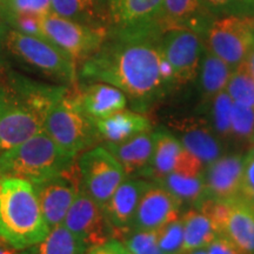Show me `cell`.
<instances>
[{
  "label": "cell",
  "mask_w": 254,
  "mask_h": 254,
  "mask_svg": "<svg viewBox=\"0 0 254 254\" xmlns=\"http://www.w3.org/2000/svg\"><path fill=\"white\" fill-rule=\"evenodd\" d=\"M226 92L233 103L254 107V79L244 64L233 69Z\"/></svg>",
  "instance_id": "f1b7e54d"
},
{
  "label": "cell",
  "mask_w": 254,
  "mask_h": 254,
  "mask_svg": "<svg viewBox=\"0 0 254 254\" xmlns=\"http://www.w3.org/2000/svg\"><path fill=\"white\" fill-rule=\"evenodd\" d=\"M50 231L33 184L0 177V238L25 250L43 240Z\"/></svg>",
  "instance_id": "3957f363"
},
{
  "label": "cell",
  "mask_w": 254,
  "mask_h": 254,
  "mask_svg": "<svg viewBox=\"0 0 254 254\" xmlns=\"http://www.w3.org/2000/svg\"><path fill=\"white\" fill-rule=\"evenodd\" d=\"M172 194L184 204L198 206L207 198L204 172L200 174H189L184 172H172L153 182Z\"/></svg>",
  "instance_id": "d4e9b609"
},
{
  "label": "cell",
  "mask_w": 254,
  "mask_h": 254,
  "mask_svg": "<svg viewBox=\"0 0 254 254\" xmlns=\"http://www.w3.org/2000/svg\"><path fill=\"white\" fill-rule=\"evenodd\" d=\"M159 74H160L161 80L166 86L174 84V69L164 56H161L160 63H159Z\"/></svg>",
  "instance_id": "60d3db41"
},
{
  "label": "cell",
  "mask_w": 254,
  "mask_h": 254,
  "mask_svg": "<svg viewBox=\"0 0 254 254\" xmlns=\"http://www.w3.org/2000/svg\"><path fill=\"white\" fill-rule=\"evenodd\" d=\"M207 254H241L232 241L226 236L219 234L206 247Z\"/></svg>",
  "instance_id": "74e56055"
},
{
  "label": "cell",
  "mask_w": 254,
  "mask_h": 254,
  "mask_svg": "<svg viewBox=\"0 0 254 254\" xmlns=\"http://www.w3.org/2000/svg\"><path fill=\"white\" fill-rule=\"evenodd\" d=\"M199 71L202 98L205 101H212L215 95L226 90L233 69L228 64L205 47Z\"/></svg>",
  "instance_id": "484cf974"
},
{
  "label": "cell",
  "mask_w": 254,
  "mask_h": 254,
  "mask_svg": "<svg viewBox=\"0 0 254 254\" xmlns=\"http://www.w3.org/2000/svg\"><path fill=\"white\" fill-rule=\"evenodd\" d=\"M231 136L239 142H254V107L233 103L231 113Z\"/></svg>",
  "instance_id": "f546056e"
},
{
  "label": "cell",
  "mask_w": 254,
  "mask_h": 254,
  "mask_svg": "<svg viewBox=\"0 0 254 254\" xmlns=\"http://www.w3.org/2000/svg\"><path fill=\"white\" fill-rule=\"evenodd\" d=\"M110 30H159L163 0H106Z\"/></svg>",
  "instance_id": "e0dca14e"
},
{
  "label": "cell",
  "mask_w": 254,
  "mask_h": 254,
  "mask_svg": "<svg viewBox=\"0 0 254 254\" xmlns=\"http://www.w3.org/2000/svg\"><path fill=\"white\" fill-rule=\"evenodd\" d=\"M4 20L11 25L15 31L21 32L24 34H28V36L46 39L43 28H41V17L32 14H17L5 18Z\"/></svg>",
  "instance_id": "d590c367"
},
{
  "label": "cell",
  "mask_w": 254,
  "mask_h": 254,
  "mask_svg": "<svg viewBox=\"0 0 254 254\" xmlns=\"http://www.w3.org/2000/svg\"><path fill=\"white\" fill-rule=\"evenodd\" d=\"M204 38L206 49L236 69L243 65L254 45V15L217 17L209 24Z\"/></svg>",
  "instance_id": "52a82bcc"
},
{
  "label": "cell",
  "mask_w": 254,
  "mask_h": 254,
  "mask_svg": "<svg viewBox=\"0 0 254 254\" xmlns=\"http://www.w3.org/2000/svg\"><path fill=\"white\" fill-rule=\"evenodd\" d=\"M179 133L180 139H178L184 147L194 155L204 167L221 157L222 145L220 139L207 127L189 123L187 125L180 126Z\"/></svg>",
  "instance_id": "603a6c76"
},
{
  "label": "cell",
  "mask_w": 254,
  "mask_h": 254,
  "mask_svg": "<svg viewBox=\"0 0 254 254\" xmlns=\"http://www.w3.org/2000/svg\"><path fill=\"white\" fill-rule=\"evenodd\" d=\"M52 12V0H0L2 19L17 14L44 17Z\"/></svg>",
  "instance_id": "1f68e13d"
},
{
  "label": "cell",
  "mask_w": 254,
  "mask_h": 254,
  "mask_svg": "<svg viewBox=\"0 0 254 254\" xmlns=\"http://www.w3.org/2000/svg\"><path fill=\"white\" fill-rule=\"evenodd\" d=\"M245 157L240 154L221 155L204 168L207 198L226 202L240 200Z\"/></svg>",
  "instance_id": "5bb4252c"
},
{
  "label": "cell",
  "mask_w": 254,
  "mask_h": 254,
  "mask_svg": "<svg viewBox=\"0 0 254 254\" xmlns=\"http://www.w3.org/2000/svg\"><path fill=\"white\" fill-rule=\"evenodd\" d=\"M41 212L50 228L62 225L81 190L77 165L65 172L33 184Z\"/></svg>",
  "instance_id": "8fae6325"
},
{
  "label": "cell",
  "mask_w": 254,
  "mask_h": 254,
  "mask_svg": "<svg viewBox=\"0 0 254 254\" xmlns=\"http://www.w3.org/2000/svg\"><path fill=\"white\" fill-rule=\"evenodd\" d=\"M87 247L67 230L65 225L51 228L50 233L39 243L21 250L23 254H85Z\"/></svg>",
  "instance_id": "4316f807"
},
{
  "label": "cell",
  "mask_w": 254,
  "mask_h": 254,
  "mask_svg": "<svg viewBox=\"0 0 254 254\" xmlns=\"http://www.w3.org/2000/svg\"><path fill=\"white\" fill-rule=\"evenodd\" d=\"M254 15V0H237L236 13Z\"/></svg>",
  "instance_id": "b9f144b4"
},
{
  "label": "cell",
  "mask_w": 254,
  "mask_h": 254,
  "mask_svg": "<svg viewBox=\"0 0 254 254\" xmlns=\"http://www.w3.org/2000/svg\"><path fill=\"white\" fill-rule=\"evenodd\" d=\"M63 224L85 244L87 250L113 239V230L104 209L85 192L82 186Z\"/></svg>",
  "instance_id": "7c38bea8"
},
{
  "label": "cell",
  "mask_w": 254,
  "mask_h": 254,
  "mask_svg": "<svg viewBox=\"0 0 254 254\" xmlns=\"http://www.w3.org/2000/svg\"><path fill=\"white\" fill-rule=\"evenodd\" d=\"M72 97L82 112L93 122L125 110L128 100L119 88L99 81H88L87 85L78 88Z\"/></svg>",
  "instance_id": "d6986e66"
},
{
  "label": "cell",
  "mask_w": 254,
  "mask_h": 254,
  "mask_svg": "<svg viewBox=\"0 0 254 254\" xmlns=\"http://www.w3.org/2000/svg\"><path fill=\"white\" fill-rule=\"evenodd\" d=\"M184 224L183 254L206 249L218 236L211 221L198 208H190L182 217Z\"/></svg>",
  "instance_id": "83f0119b"
},
{
  "label": "cell",
  "mask_w": 254,
  "mask_h": 254,
  "mask_svg": "<svg viewBox=\"0 0 254 254\" xmlns=\"http://www.w3.org/2000/svg\"><path fill=\"white\" fill-rule=\"evenodd\" d=\"M233 100L226 90L222 91L212 99V125L219 139L231 138V113Z\"/></svg>",
  "instance_id": "4dcf8cb0"
},
{
  "label": "cell",
  "mask_w": 254,
  "mask_h": 254,
  "mask_svg": "<svg viewBox=\"0 0 254 254\" xmlns=\"http://www.w3.org/2000/svg\"><path fill=\"white\" fill-rule=\"evenodd\" d=\"M155 133L154 151L151 163L142 177L153 182L172 172L200 174L204 172V165L184 147L179 139L165 131Z\"/></svg>",
  "instance_id": "4fadbf2b"
},
{
  "label": "cell",
  "mask_w": 254,
  "mask_h": 254,
  "mask_svg": "<svg viewBox=\"0 0 254 254\" xmlns=\"http://www.w3.org/2000/svg\"><path fill=\"white\" fill-rule=\"evenodd\" d=\"M182 202L164 187L151 183L139 201L132 222L133 230L157 231L180 218Z\"/></svg>",
  "instance_id": "2e32d148"
},
{
  "label": "cell",
  "mask_w": 254,
  "mask_h": 254,
  "mask_svg": "<svg viewBox=\"0 0 254 254\" xmlns=\"http://www.w3.org/2000/svg\"><path fill=\"white\" fill-rule=\"evenodd\" d=\"M95 128L101 141L105 144H119L140 133L150 132V119L134 111L122 110L104 119L95 120Z\"/></svg>",
  "instance_id": "44dd1931"
},
{
  "label": "cell",
  "mask_w": 254,
  "mask_h": 254,
  "mask_svg": "<svg viewBox=\"0 0 254 254\" xmlns=\"http://www.w3.org/2000/svg\"><path fill=\"white\" fill-rule=\"evenodd\" d=\"M187 254H207V251H206V249H199L192 251V252H189Z\"/></svg>",
  "instance_id": "bcb514c9"
},
{
  "label": "cell",
  "mask_w": 254,
  "mask_h": 254,
  "mask_svg": "<svg viewBox=\"0 0 254 254\" xmlns=\"http://www.w3.org/2000/svg\"><path fill=\"white\" fill-rule=\"evenodd\" d=\"M52 12L72 21L110 30L106 0H52Z\"/></svg>",
  "instance_id": "7402d4cb"
},
{
  "label": "cell",
  "mask_w": 254,
  "mask_h": 254,
  "mask_svg": "<svg viewBox=\"0 0 254 254\" xmlns=\"http://www.w3.org/2000/svg\"><path fill=\"white\" fill-rule=\"evenodd\" d=\"M0 254H23L21 250L12 246L7 241L0 238Z\"/></svg>",
  "instance_id": "7bdbcfd3"
},
{
  "label": "cell",
  "mask_w": 254,
  "mask_h": 254,
  "mask_svg": "<svg viewBox=\"0 0 254 254\" xmlns=\"http://www.w3.org/2000/svg\"><path fill=\"white\" fill-rule=\"evenodd\" d=\"M77 167L82 189L101 208L127 177L119 161L104 146L82 152Z\"/></svg>",
  "instance_id": "ba28073f"
},
{
  "label": "cell",
  "mask_w": 254,
  "mask_h": 254,
  "mask_svg": "<svg viewBox=\"0 0 254 254\" xmlns=\"http://www.w3.org/2000/svg\"><path fill=\"white\" fill-rule=\"evenodd\" d=\"M232 205H233V202L206 198L198 206H195V208H198L201 213H204L208 218V220L211 221L212 226L219 236V234H224L225 227H226L227 220L232 211Z\"/></svg>",
  "instance_id": "e575fe53"
},
{
  "label": "cell",
  "mask_w": 254,
  "mask_h": 254,
  "mask_svg": "<svg viewBox=\"0 0 254 254\" xmlns=\"http://www.w3.org/2000/svg\"><path fill=\"white\" fill-rule=\"evenodd\" d=\"M4 43L12 55L45 74L67 84H74L77 80L75 60L50 40L28 36L12 28L6 32Z\"/></svg>",
  "instance_id": "8992f818"
},
{
  "label": "cell",
  "mask_w": 254,
  "mask_h": 254,
  "mask_svg": "<svg viewBox=\"0 0 254 254\" xmlns=\"http://www.w3.org/2000/svg\"><path fill=\"white\" fill-rule=\"evenodd\" d=\"M67 92L64 86H45L26 79L0 84V153L43 131L47 111Z\"/></svg>",
  "instance_id": "7a4b0ae2"
},
{
  "label": "cell",
  "mask_w": 254,
  "mask_h": 254,
  "mask_svg": "<svg viewBox=\"0 0 254 254\" xmlns=\"http://www.w3.org/2000/svg\"><path fill=\"white\" fill-rule=\"evenodd\" d=\"M244 65L246 66L247 71L250 72V74L252 75V78L254 79V45H253L252 49H251L246 60L244 62Z\"/></svg>",
  "instance_id": "ee69618b"
},
{
  "label": "cell",
  "mask_w": 254,
  "mask_h": 254,
  "mask_svg": "<svg viewBox=\"0 0 254 254\" xmlns=\"http://www.w3.org/2000/svg\"><path fill=\"white\" fill-rule=\"evenodd\" d=\"M160 47L174 69V84L186 85L194 80L205 50L199 33L185 28L166 31L161 36Z\"/></svg>",
  "instance_id": "30bf717a"
},
{
  "label": "cell",
  "mask_w": 254,
  "mask_h": 254,
  "mask_svg": "<svg viewBox=\"0 0 254 254\" xmlns=\"http://www.w3.org/2000/svg\"><path fill=\"white\" fill-rule=\"evenodd\" d=\"M41 28L46 39L71 56L77 65L99 49L110 31L72 21L53 12L41 17Z\"/></svg>",
  "instance_id": "9c48e42d"
},
{
  "label": "cell",
  "mask_w": 254,
  "mask_h": 254,
  "mask_svg": "<svg viewBox=\"0 0 254 254\" xmlns=\"http://www.w3.org/2000/svg\"><path fill=\"white\" fill-rule=\"evenodd\" d=\"M240 201L245 202L246 205L254 209V158L250 155L245 157Z\"/></svg>",
  "instance_id": "8d00e7d4"
},
{
  "label": "cell",
  "mask_w": 254,
  "mask_h": 254,
  "mask_svg": "<svg viewBox=\"0 0 254 254\" xmlns=\"http://www.w3.org/2000/svg\"><path fill=\"white\" fill-rule=\"evenodd\" d=\"M0 67H1V65H0Z\"/></svg>",
  "instance_id": "c3c4849f"
},
{
  "label": "cell",
  "mask_w": 254,
  "mask_h": 254,
  "mask_svg": "<svg viewBox=\"0 0 254 254\" xmlns=\"http://www.w3.org/2000/svg\"><path fill=\"white\" fill-rule=\"evenodd\" d=\"M85 254H131L120 240L111 239L101 245L94 246Z\"/></svg>",
  "instance_id": "f35d334b"
},
{
  "label": "cell",
  "mask_w": 254,
  "mask_h": 254,
  "mask_svg": "<svg viewBox=\"0 0 254 254\" xmlns=\"http://www.w3.org/2000/svg\"><path fill=\"white\" fill-rule=\"evenodd\" d=\"M74 159L43 129L0 153V177L19 178L36 184L67 171L74 165Z\"/></svg>",
  "instance_id": "277c9868"
},
{
  "label": "cell",
  "mask_w": 254,
  "mask_h": 254,
  "mask_svg": "<svg viewBox=\"0 0 254 254\" xmlns=\"http://www.w3.org/2000/svg\"><path fill=\"white\" fill-rule=\"evenodd\" d=\"M120 241L131 254H164L158 245L157 231H142L131 228Z\"/></svg>",
  "instance_id": "d6a6232c"
},
{
  "label": "cell",
  "mask_w": 254,
  "mask_h": 254,
  "mask_svg": "<svg viewBox=\"0 0 254 254\" xmlns=\"http://www.w3.org/2000/svg\"><path fill=\"white\" fill-rule=\"evenodd\" d=\"M215 18L204 0H163L159 27L163 33L185 28L204 38L206 30Z\"/></svg>",
  "instance_id": "ac0fdd59"
},
{
  "label": "cell",
  "mask_w": 254,
  "mask_h": 254,
  "mask_svg": "<svg viewBox=\"0 0 254 254\" xmlns=\"http://www.w3.org/2000/svg\"><path fill=\"white\" fill-rule=\"evenodd\" d=\"M247 155H250V157H253L254 158V142L252 145H251V148H250V152L247 153Z\"/></svg>",
  "instance_id": "7dc6e473"
},
{
  "label": "cell",
  "mask_w": 254,
  "mask_h": 254,
  "mask_svg": "<svg viewBox=\"0 0 254 254\" xmlns=\"http://www.w3.org/2000/svg\"><path fill=\"white\" fill-rule=\"evenodd\" d=\"M44 131L66 154L73 158L100 141L94 122L82 112L69 92L47 111Z\"/></svg>",
  "instance_id": "5b68a950"
},
{
  "label": "cell",
  "mask_w": 254,
  "mask_h": 254,
  "mask_svg": "<svg viewBox=\"0 0 254 254\" xmlns=\"http://www.w3.org/2000/svg\"><path fill=\"white\" fill-rule=\"evenodd\" d=\"M155 133L145 132L119 144H105L122 167L127 177L142 176L151 163L154 151Z\"/></svg>",
  "instance_id": "ffe728a7"
},
{
  "label": "cell",
  "mask_w": 254,
  "mask_h": 254,
  "mask_svg": "<svg viewBox=\"0 0 254 254\" xmlns=\"http://www.w3.org/2000/svg\"><path fill=\"white\" fill-rule=\"evenodd\" d=\"M161 36L159 30H110L99 49L80 63L78 77L112 85L135 110H147L166 87L159 74Z\"/></svg>",
  "instance_id": "6da1fadb"
},
{
  "label": "cell",
  "mask_w": 254,
  "mask_h": 254,
  "mask_svg": "<svg viewBox=\"0 0 254 254\" xmlns=\"http://www.w3.org/2000/svg\"><path fill=\"white\" fill-rule=\"evenodd\" d=\"M151 183L140 178L126 177L104 206V213L113 230V239L120 240L131 230L139 201Z\"/></svg>",
  "instance_id": "9a60e30c"
},
{
  "label": "cell",
  "mask_w": 254,
  "mask_h": 254,
  "mask_svg": "<svg viewBox=\"0 0 254 254\" xmlns=\"http://www.w3.org/2000/svg\"><path fill=\"white\" fill-rule=\"evenodd\" d=\"M241 254H254V209L243 201L232 205L225 232Z\"/></svg>",
  "instance_id": "cb8c5ba5"
},
{
  "label": "cell",
  "mask_w": 254,
  "mask_h": 254,
  "mask_svg": "<svg viewBox=\"0 0 254 254\" xmlns=\"http://www.w3.org/2000/svg\"><path fill=\"white\" fill-rule=\"evenodd\" d=\"M5 34H6V31L4 28V25H2V17H1V14H0V41L4 40Z\"/></svg>",
  "instance_id": "f6af8a7d"
},
{
  "label": "cell",
  "mask_w": 254,
  "mask_h": 254,
  "mask_svg": "<svg viewBox=\"0 0 254 254\" xmlns=\"http://www.w3.org/2000/svg\"><path fill=\"white\" fill-rule=\"evenodd\" d=\"M204 2L215 17L236 13L237 0H204Z\"/></svg>",
  "instance_id": "ab89813d"
},
{
  "label": "cell",
  "mask_w": 254,
  "mask_h": 254,
  "mask_svg": "<svg viewBox=\"0 0 254 254\" xmlns=\"http://www.w3.org/2000/svg\"><path fill=\"white\" fill-rule=\"evenodd\" d=\"M159 249L164 254H183L184 224L182 217L157 230Z\"/></svg>",
  "instance_id": "836d02e7"
}]
</instances>
